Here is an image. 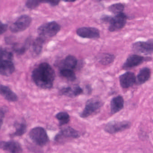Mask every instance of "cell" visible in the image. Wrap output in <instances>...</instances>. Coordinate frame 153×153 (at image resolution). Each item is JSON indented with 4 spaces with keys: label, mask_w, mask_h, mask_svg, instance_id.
Masks as SVG:
<instances>
[{
    "label": "cell",
    "mask_w": 153,
    "mask_h": 153,
    "mask_svg": "<svg viewBox=\"0 0 153 153\" xmlns=\"http://www.w3.org/2000/svg\"><path fill=\"white\" fill-rule=\"evenodd\" d=\"M55 74L49 64H40L33 70L32 78L36 85L44 89H50L53 86Z\"/></svg>",
    "instance_id": "6da1fadb"
},
{
    "label": "cell",
    "mask_w": 153,
    "mask_h": 153,
    "mask_svg": "<svg viewBox=\"0 0 153 153\" xmlns=\"http://www.w3.org/2000/svg\"><path fill=\"white\" fill-rule=\"evenodd\" d=\"M150 56H144L141 55L134 53L129 55L125 61L122 65L121 69L124 71H128L141 65L144 62H150L152 60Z\"/></svg>",
    "instance_id": "7a4b0ae2"
},
{
    "label": "cell",
    "mask_w": 153,
    "mask_h": 153,
    "mask_svg": "<svg viewBox=\"0 0 153 153\" xmlns=\"http://www.w3.org/2000/svg\"><path fill=\"white\" fill-rule=\"evenodd\" d=\"M104 102L99 98H92L87 101L84 110L80 114L81 117L85 118L98 113L100 111Z\"/></svg>",
    "instance_id": "3957f363"
},
{
    "label": "cell",
    "mask_w": 153,
    "mask_h": 153,
    "mask_svg": "<svg viewBox=\"0 0 153 153\" xmlns=\"http://www.w3.org/2000/svg\"><path fill=\"white\" fill-rule=\"evenodd\" d=\"M131 49L134 53L150 56L153 55V38L146 41H137L131 45Z\"/></svg>",
    "instance_id": "277c9868"
},
{
    "label": "cell",
    "mask_w": 153,
    "mask_h": 153,
    "mask_svg": "<svg viewBox=\"0 0 153 153\" xmlns=\"http://www.w3.org/2000/svg\"><path fill=\"white\" fill-rule=\"evenodd\" d=\"M61 29V26L55 21L42 24L39 27L37 32L39 36L43 38L52 37L57 34Z\"/></svg>",
    "instance_id": "5b68a950"
},
{
    "label": "cell",
    "mask_w": 153,
    "mask_h": 153,
    "mask_svg": "<svg viewBox=\"0 0 153 153\" xmlns=\"http://www.w3.org/2000/svg\"><path fill=\"white\" fill-rule=\"evenodd\" d=\"M29 136L33 143L40 146L46 145L49 141L46 131L41 127L32 128L29 133Z\"/></svg>",
    "instance_id": "8992f818"
},
{
    "label": "cell",
    "mask_w": 153,
    "mask_h": 153,
    "mask_svg": "<svg viewBox=\"0 0 153 153\" xmlns=\"http://www.w3.org/2000/svg\"><path fill=\"white\" fill-rule=\"evenodd\" d=\"M131 126L132 123L128 120H113L106 124L104 130L108 134H114L129 129Z\"/></svg>",
    "instance_id": "52a82bcc"
},
{
    "label": "cell",
    "mask_w": 153,
    "mask_h": 153,
    "mask_svg": "<svg viewBox=\"0 0 153 153\" xmlns=\"http://www.w3.org/2000/svg\"><path fill=\"white\" fill-rule=\"evenodd\" d=\"M128 19V15L124 12L112 16V19L109 23L108 27L109 31L114 32L123 29L125 27Z\"/></svg>",
    "instance_id": "ba28073f"
},
{
    "label": "cell",
    "mask_w": 153,
    "mask_h": 153,
    "mask_svg": "<svg viewBox=\"0 0 153 153\" xmlns=\"http://www.w3.org/2000/svg\"><path fill=\"white\" fill-rule=\"evenodd\" d=\"M31 22L32 19L28 15H22L10 26V30L13 33H18L24 31L30 26Z\"/></svg>",
    "instance_id": "9c48e42d"
},
{
    "label": "cell",
    "mask_w": 153,
    "mask_h": 153,
    "mask_svg": "<svg viewBox=\"0 0 153 153\" xmlns=\"http://www.w3.org/2000/svg\"><path fill=\"white\" fill-rule=\"evenodd\" d=\"M119 85L124 89H129L136 85L137 76L133 72L127 71L119 76Z\"/></svg>",
    "instance_id": "30bf717a"
},
{
    "label": "cell",
    "mask_w": 153,
    "mask_h": 153,
    "mask_svg": "<svg viewBox=\"0 0 153 153\" xmlns=\"http://www.w3.org/2000/svg\"><path fill=\"white\" fill-rule=\"evenodd\" d=\"M79 132L70 127H67L62 129L59 133L55 136L54 140L55 142L61 143L66 139H75L80 137Z\"/></svg>",
    "instance_id": "8fae6325"
},
{
    "label": "cell",
    "mask_w": 153,
    "mask_h": 153,
    "mask_svg": "<svg viewBox=\"0 0 153 153\" xmlns=\"http://www.w3.org/2000/svg\"><path fill=\"white\" fill-rule=\"evenodd\" d=\"M76 33L79 36L90 39H98L100 37V32L99 29L93 27H82L76 30Z\"/></svg>",
    "instance_id": "7c38bea8"
},
{
    "label": "cell",
    "mask_w": 153,
    "mask_h": 153,
    "mask_svg": "<svg viewBox=\"0 0 153 153\" xmlns=\"http://www.w3.org/2000/svg\"><path fill=\"white\" fill-rule=\"evenodd\" d=\"M125 100L122 95L113 97L110 102V112L112 115H115L122 111L125 108Z\"/></svg>",
    "instance_id": "4fadbf2b"
},
{
    "label": "cell",
    "mask_w": 153,
    "mask_h": 153,
    "mask_svg": "<svg viewBox=\"0 0 153 153\" xmlns=\"http://www.w3.org/2000/svg\"><path fill=\"white\" fill-rule=\"evenodd\" d=\"M1 148L9 153H22L23 151L21 145L15 141H1Z\"/></svg>",
    "instance_id": "5bb4252c"
},
{
    "label": "cell",
    "mask_w": 153,
    "mask_h": 153,
    "mask_svg": "<svg viewBox=\"0 0 153 153\" xmlns=\"http://www.w3.org/2000/svg\"><path fill=\"white\" fill-rule=\"evenodd\" d=\"M152 74V70L149 67L141 68L137 75V85H142L147 82L151 79Z\"/></svg>",
    "instance_id": "9a60e30c"
},
{
    "label": "cell",
    "mask_w": 153,
    "mask_h": 153,
    "mask_svg": "<svg viewBox=\"0 0 153 153\" xmlns=\"http://www.w3.org/2000/svg\"><path fill=\"white\" fill-rule=\"evenodd\" d=\"M15 67L11 61L3 60L1 62L0 73L1 75L9 76L14 71Z\"/></svg>",
    "instance_id": "2e32d148"
},
{
    "label": "cell",
    "mask_w": 153,
    "mask_h": 153,
    "mask_svg": "<svg viewBox=\"0 0 153 153\" xmlns=\"http://www.w3.org/2000/svg\"><path fill=\"white\" fill-rule=\"evenodd\" d=\"M116 59L114 54L108 53H103L100 54L97 57L99 62L104 66H107L112 64Z\"/></svg>",
    "instance_id": "e0dca14e"
},
{
    "label": "cell",
    "mask_w": 153,
    "mask_h": 153,
    "mask_svg": "<svg viewBox=\"0 0 153 153\" xmlns=\"http://www.w3.org/2000/svg\"><path fill=\"white\" fill-rule=\"evenodd\" d=\"M60 94L70 97H75L83 93V90L79 85L73 87H67L62 88L60 91Z\"/></svg>",
    "instance_id": "ac0fdd59"
},
{
    "label": "cell",
    "mask_w": 153,
    "mask_h": 153,
    "mask_svg": "<svg viewBox=\"0 0 153 153\" xmlns=\"http://www.w3.org/2000/svg\"><path fill=\"white\" fill-rule=\"evenodd\" d=\"M1 94L5 100L10 102H16L18 100V96L9 87L1 85Z\"/></svg>",
    "instance_id": "d6986e66"
},
{
    "label": "cell",
    "mask_w": 153,
    "mask_h": 153,
    "mask_svg": "<svg viewBox=\"0 0 153 153\" xmlns=\"http://www.w3.org/2000/svg\"><path fill=\"white\" fill-rule=\"evenodd\" d=\"M77 60L75 56L69 55L66 56L61 63V69H69L73 70L76 67Z\"/></svg>",
    "instance_id": "ffe728a7"
},
{
    "label": "cell",
    "mask_w": 153,
    "mask_h": 153,
    "mask_svg": "<svg viewBox=\"0 0 153 153\" xmlns=\"http://www.w3.org/2000/svg\"><path fill=\"white\" fill-rule=\"evenodd\" d=\"M15 131L10 135L11 136L19 137L23 135L27 131V126L25 122L16 123L14 124Z\"/></svg>",
    "instance_id": "44dd1931"
},
{
    "label": "cell",
    "mask_w": 153,
    "mask_h": 153,
    "mask_svg": "<svg viewBox=\"0 0 153 153\" xmlns=\"http://www.w3.org/2000/svg\"><path fill=\"white\" fill-rule=\"evenodd\" d=\"M125 8V4L121 2L116 3L110 5L108 7V10L114 15L124 12Z\"/></svg>",
    "instance_id": "7402d4cb"
},
{
    "label": "cell",
    "mask_w": 153,
    "mask_h": 153,
    "mask_svg": "<svg viewBox=\"0 0 153 153\" xmlns=\"http://www.w3.org/2000/svg\"><path fill=\"white\" fill-rule=\"evenodd\" d=\"M45 41V39L39 36L33 41L32 43V50L35 54L39 55L41 53Z\"/></svg>",
    "instance_id": "603a6c76"
},
{
    "label": "cell",
    "mask_w": 153,
    "mask_h": 153,
    "mask_svg": "<svg viewBox=\"0 0 153 153\" xmlns=\"http://www.w3.org/2000/svg\"><path fill=\"white\" fill-rule=\"evenodd\" d=\"M55 117L59 121L60 126L66 125L70 121V116L68 113L66 112H59L56 115Z\"/></svg>",
    "instance_id": "cb8c5ba5"
},
{
    "label": "cell",
    "mask_w": 153,
    "mask_h": 153,
    "mask_svg": "<svg viewBox=\"0 0 153 153\" xmlns=\"http://www.w3.org/2000/svg\"><path fill=\"white\" fill-rule=\"evenodd\" d=\"M60 73L61 76H63L69 81H74L76 79L75 74L73 70L66 69H61Z\"/></svg>",
    "instance_id": "d4e9b609"
},
{
    "label": "cell",
    "mask_w": 153,
    "mask_h": 153,
    "mask_svg": "<svg viewBox=\"0 0 153 153\" xmlns=\"http://www.w3.org/2000/svg\"><path fill=\"white\" fill-rule=\"evenodd\" d=\"M30 44V39H28L23 46H19L18 45H14L13 47V50L17 54H22L25 53L28 48Z\"/></svg>",
    "instance_id": "484cf974"
},
{
    "label": "cell",
    "mask_w": 153,
    "mask_h": 153,
    "mask_svg": "<svg viewBox=\"0 0 153 153\" xmlns=\"http://www.w3.org/2000/svg\"><path fill=\"white\" fill-rule=\"evenodd\" d=\"M47 0H27L26 6L28 9L32 10L37 8L40 4L47 3Z\"/></svg>",
    "instance_id": "4316f807"
},
{
    "label": "cell",
    "mask_w": 153,
    "mask_h": 153,
    "mask_svg": "<svg viewBox=\"0 0 153 153\" xmlns=\"http://www.w3.org/2000/svg\"><path fill=\"white\" fill-rule=\"evenodd\" d=\"M1 61L3 60H9L11 61L13 59V55L11 52H9L6 50H2L1 49Z\"/></svg>",
    "instance_id": "83f0119b"
},
{
    "label": "cell",
    "mask_w": 153,
    "mask_h": 153,
    "mask_svg": "<svg viewBox=\"0 0 153 153\" xmlns=\"http://www.w3.org/2000/svg\"><path fill=\"white\" fill-rule=\"evenodd\" d=\"M112 16L111 15H108V14H103L102 15L100 18V20L102 23H109L110 22Z\"/></svg>",
    "instance_id": "f1b7e54d"
},
{
    "label": "cell",
    "mask_w": 153,
    "mask_h": 153,
    "mask_svg": "<svg viewBox=\"0 0 153 153\" xmlns=\"http://www.w3.org/2000/svg\"><path fill=\"white\" fill-rule=\"evenodd\" d=\"M8 29V25L1 22V35L6 32Z\"/></svg>",
    "instance_id": "f546056e"
},
{
    "label": "cell",
    "mask_w": 153,
    "mask_h": 153,
    "mask_svg": "<svg viewBox=\"0 0 153 153\" xmlns=\"http://www.w3.org/2000/svg\"><path fill=\"white\" fill-rule=\"evenodd\" d=\"M61 0H47V3L50 4L51 6H55L58 5Z\"/></svg>",
    "instance_id": "4dcf8cb0"
},
{
    "label": "cell",
    "mask_w": 153,
    "mask_h": 153,
    "mask_svg": "<svg viewBox=\"0 0 153 153\" xmlns=\"http://www.w3.org/2000/svg\"><path fill=\"white\" fill-rule=\"evenodd\" d=\"M5 109L1 108V126L2 125L4 117V114H5Z\"/></svg>",
    "instance_id": "1f68e13d"
},
{
    "label": "cell",
    "mask_w": 153,
    "mask_h": 153,
    "mask_svg": "<svg viewBox=\"0 0 153 153\" xmlns=\"http://www.w3.org/2000/svg\"><path fill=\"white\" fill-rule=\"evenodd\" d=\"M64 1L66 2H73L75 1L76 0H63Z\"/></svg>",
    "instance_id": "d6a6232c"
},
{
    "label": "cell",
    "mask_w": 153,
    "mask_h": 153,
    "mask_svg": "<svg viewBox=\"0 0 153 153\" xmlns=\"http://www.w3.org/2000/svg\"><path fill=\"white\" fill-rule=\"evenodd\" d=\"M94 1L97 2H100L102 0H93Z\"/></svg>",
    "instance_id": "836d02e7"
},
{
    "label": "cell",
    "mask_w": 153,
    "mask_h": 153,
    "mask_svg": "<svg viewBox=\"0 0 153 153\" xmlns=\"http://www.w3.org/2000/svg\"></svg>",
    "instance_id": "e575fe53"
}]
</instances>
